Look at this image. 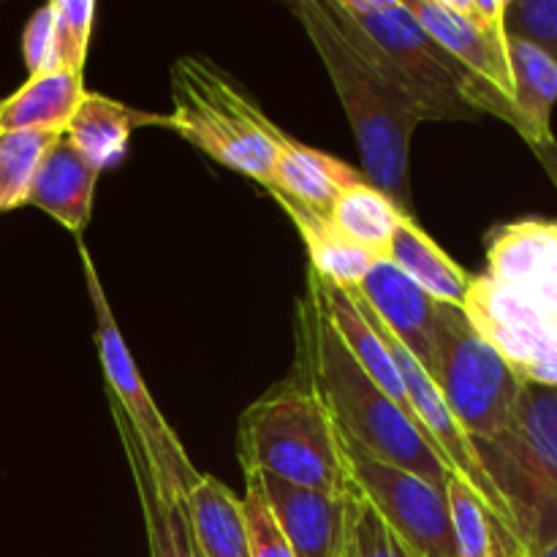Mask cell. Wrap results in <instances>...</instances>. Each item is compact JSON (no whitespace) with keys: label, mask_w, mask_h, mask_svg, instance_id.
<instances>
[{"label":"cell","mask_w":557,"mask_h":557,"mask_svg":"<svg viewBox=\"0 0 557 557\" xmlns=\"http://www.w3.org/2000/svg\"><path fill=\"white\" fill-rule=\"evenodd\" d=\"M117 417V413H114ZM120 438H123L125 455H128L131 471H134L136 493H139L141 515H145L147 544H150V557H196L194 542H190L188 520H185L183 504H163L152 490L150 471H147L145 455L136 444L128 424L117 417Z\"/></svg>","instance_id":"23"},{"label":"cell","mask_w":557,"mask_h":557,"mask_svg":"<svg viewBox=\"0 0 557 557\" xmlns=\"http://www.w3.org/2000/svg\"><path fill=\"white\" fill-rule=\"evenodd\" d=\"M237 451L245 473L332 495L354 490L341 430L305 379L283 381L245 408Z\"/></svg>","instance_id":"4"},{"label":"cell","mask_w":557,"mask_h":557,"mask_svg":"<svg viewBox=\"0 0 557 557\" xmlns=\"http://www.w3.org/2000/svg\"><path fill=\"white\" fill-rule=\"evenodd\" d=\"M346 36L428 120H476L462 65L397 0H326Z\"/></svg>","instance_id":"5"},{"label":"cell","mask_w":557,"mask_h":557,"mask_svg":"<svg viewBox=\"0 0 557 557\" xmlns=\"http://www.w3.org/2000/svg\"><path fill=\"white\" fill-rule=\"evenodd\" d=\"M343 557H417L403 542H397L379 517V511L357 493H348V531Z\"/></svg>","instance_id":"27"},{"label":"cell","mask_w":557,"mask_h":557,"mask_svg":"<svg viewBox=\"0 0 557 557\" xmlns=\"http://www.w3.org/2000/svg\"><path fill=\"white\" fill-rule=\"evenodd\" d=\"M531 557H557V539H555V542H549L544 549H539V553L531 555Z\"/></svg>","instance_id":"34"},{"label":"cell","mask_w":557,"mask_h":557,"mask_svg":"<svg viewBox=\"0 0 557 557\" xmlns=\"http://www.w3.org/2000/svg\"><path fill=\"white\" fill-rule=\"evenodd\" d=\"M169 123H172L169 112H145V109L125 107L114 98L87 90L76 107L74 117H71L69 128H65V136L98 172H103V169L123 161L134 131L145 128V125L169 128Z\"/></svg>","instance_id":"17"},{"label":"cell","mask_w":557,"mask_h":557,"mask_svg":"<svg viewBox=\"0 0 557 557\" xmlns=\"http://www.w3.org/2000/svg\"><path fill=\"white\" fill-rule=\"evenodd\" d=\"M54 5V47L58 69L85 74L87 44H90L96 3L92 0H52Z\"/></svg>","instance_id":"28"},{"label":"cell","mask_w":557,"mask_h":557,"mask_svg":"<svg viewBox=\"0 0 557 557\" xmlns=\"http://www.w3.org/2000/svg\"><path fill=\"white\" fill-rule=\"evenodd\" d=\"M22 54L30 76L54 74L58 69V47H54V5L47 3L27 20L22 33Z\"/></svg>","instance_id":"31"},{"label":"cell","mask_w":557,"mask_h":557,"mask_svg":"<svg viewBox=\"0 0 557 557\" xmlns=\"http://www.w3.org/2000/svg\"><path fill=\"white\" fill-rule=\"evenodd\" d=\"M85 92V74L54 71V74L30 76L14 96L0 101V134L36 131V134L63 136Z\"/></svg>","instance_id":"20"},{"label":"cell","mask_w":557,"mask_h":557,"mask_svg":"<svg viewBox=\"0 0 557 557\" xmlns=\"http://www.w3.org/2000/svg\"><path fill=\"white\" fill-rule=\"evenodd\" d=\"M506 36L531 41L557 65V0H506Z\"/></svg>","instance_id":"29"},{"label":"cell","mask_w":557,"mask_h":557,"mask_svg":"<svg viewBox=\"0 0 557 557\" xmlns=\"http://www.w3.org/2000/svg\"><path fill=\"white\" fill-rule=\"evenodd\" d=\"M495 533H498V557H531V553H525L504 528H498Z\"/></svg>","instance_id":"33"},{"label":"cell","mask_w":557,"mask_h":557,"mask_svg":"<svg viewBox=\"0 0 557 557\" xmlns=\"http://www.w3.org/2000/svg\"><path fill=\"white\" fill-rule=\"evenodd\" d=\"M297 346L302 379L319 392L343 438L375 460L417 473L435 487H446L451 473L441 451L354 362L310 288L299 310Z\"/></svg>","instance_id":"3"},{"label":"cell","mask_w":557,"mask_h":557,"mask_svg":"<svg viewBox=\"0 0 557 557\" xmlns=\"http://www.w3.org/2000/svg\"><path fill=\"white\" fill-rule=\"evenodd\" d=\"M357 294L370 305V310L379 315L381 324L392 332V337L428 373L435 354V330H438L441 302H435L428 292H422L389 259H381L368 272Z\"/></svg>","instance_id":"14"},{"label":"cell","mask_w":557,"mask_h":557,"mask_svg":"<svg viewBox=\"0 0 557 557\" xmlns=\"http://www.w3.org/2000/svg\"><path fill=\"white\" fill-rule=\"evenodd\" d=\"M288 9L302 22L335 85L362 156L364 180L413 218L411 139L413 131L424 123V114L346 36L326 0H297Z\"/></svg>","instance_id":"2"},{"label":"cell","mask_w":557,"mask_h":557,"mask_svg":"<svg viewBox=\"0 0 557 557\" xmlns=\"http://www.w3.org/2000/svg\"><path fill=\"white\" fill-rule=\"evenodd\" d=\"M446 504L451 517V539L457 557H498V522L471 484L451 473L446 482Z\"/></svg>","instance_id":"25"},{"label":"cell","mask_w":557,"mask_h":557,"mask_svg":"<svg viewBox=\"0 0 557 557\" xmlns=\"http://www.w3.org/2000/svg\"><path fill=\"white\" fill-rule=\"evenodd\" d=\"M82 270H85L87 292H90L92 308H96V343L101 368L107 373L109 389H112L114 413L128 424L145 455L147 471H150L152 490L163 504H183L188 490L199 482L201 473L196 471L190 457L185 455L183 444L163 419L161 408L152 400L150 389L141 381L139 368L128 351V343L120 335V326L114 321L112 308H109L107 292L92 267L90 253L79 243Z\"/></svg>","instance_id":"8"},{"label":"cell","mask_w":557,"mask_h":557,"mask_svg":"<svg viewBox=\"0 0 557 557\" xmlns=\"http://www.w3.org/2000/svg\"><path fill=\"white\" fill-rule=\"evenodd\" d=\"M245 476L256 482L294 555L343 557L348 531V495L297 487L261 473H245Z\"/></svg>","instance_id":"12"},{"label":"cell","mask_w":557,"mask_h":557,"mask_svg":"<svg viewBox=\"0 0 557 557\" xmlns=\"http://www.w3.org/2000/svg\"><path fill=\"white\" fill-rule=\"evenodd\" d=\"M428 375L473 444L504 433L525 381L473 330L462 308L438 305L435 354Z\"/></svg>","instance_id":"9"},{"label":"cell","mask_w":557,"mask_h":557,"mask_svg":"<svg viewBox=\"0 0 557 557\" xmlns=\"http://www.w3.org/2000/svg\"><path fill=\"white\" fill-rule=\"evenodd\" d=\"M169 128L243 177L267 188L283 150V134L215 63L185 54L172 65Z\"/></svg>","instance_id":"6"},{"label":"cell","mask_w":557,"mask_h":557,"mask_svg":"<svg viewBox=\"0 0 557 557\" xmlns=\"http://www.w3.org/2000/svg\"><path fill=\"white\" fill-rule=\"evenodd\" d=\"M54 134L36 131H3L0 134V215L27 205L33 177L44 161Z\"/></svg>","instance_id":"26"},{"label":"cell","mask_w":557,"mask_h":557,"mask_svg":"<svg viewBox=\"0 0 557 557\" xmlns=\"http://www.w3.org/2000/svg\"><path fill=\"white\" fill-rule=\"evenodd\" d=\"M196 557H250L243 498L221 479L199 476L183 498Z\"/></svg>","instance_id":"18"},{"label":"cell","mask_w":557,"mask_h":557,"mask_svg":"<svg viewBox=\"0 0 557 557\" xmlns=\"http://www.w3.org/2000/svg\"><path fill=\"white\" fill-rule=\"evenodd\" d=\"M348 473L357 493L379 511L397 542L417 557H457L446 487H435L411 471L375 460L343 438Z\"/></svg>","instance_id":"11"},{"label":"cell","mask_w":557,"mask_h":557,"mask_svg":"<svg viewBox=\"0 0 557 557\" xmlns=\"http://www.w3.org/2000/svg\"><path fill=\"white\" fill-rule=\"evenodd\" d=\"M419 25L462 65L471 107L515 125L506 0H406Z\"/></svg>","instance_id":"10"},{"label":"cell","mask_w":557,"mask_h":557,"mask_svg":"<svg viewBox=\"0 0 557 557\" xmlns=\"http://www.w3.org/2000/svg\"><path fill=\"white\" fill-rule=\"evenodd\" d=\"M362 177L364 174L351 163L286 136L267 190L275 196V201H292L313 215L330 218L337 196Z\"/></svg>","instance_id":"15"},{"label":"cell","mask_w":557,"mask_h":557,"mask_svg":"<svg viewBox=\"0 0 557 557\" xmlns=\"http://www.w3.org/2000/svg\"><path fill=\"white\" fill-rule=\"evenodd\" d=\"M277 205L286 210L297 232L302 234L305 248H308L310 256V272L319 275L321 281L343 288V292H357L364 277H368V272L379 264L381 256L337 232L330 218L313 215V212L302 210L292 201L277 199Z\"/></svg>","instance_id":"22"},{"label":"cell","mask_w":557,"mask_h":557,"mask_svg":"<svg viewBox=\"0 0 557 557\" xmlns=\"http://www.w3.org/2000/svg\"><path fill=\"white\" fill-rule=\"evenodd\" d=\"M98 177L101 172L63 134L38 163L27 205L44 210L71 232H82L90 223Z\"/></svg>","instance_id":"16"},{"label":"cell","mask_w":557,"mask_h":557,"mask_svg":"<svg viewBox=\"0 0 557 557\" xmlns=\"http://www.w3.org/2000/svg\"><path fill=\"white\" fill-rule=\"evenodd\" d=\"M515 520V539L536 555L557 539V386L522 384L509 428L476 444Z\"/></svg>","instance_id":"7"},{"label":"cell","mask_w":557,"mask_h":557,"mask_svg":"<svg viewBox=\"0 0 557 557\" xmlns=\"http://www.w3.org/2000/svg\"><path fill=\"white\" fill-rule=\"evenodd\" d=\"M531 150L536 152L539 163H542L544 172L549 174V180H553L555 188H557V139L544 141V145H533Z\"/></svg>","instance_id":"32"},{"label":"cell","mask_w":557,"mask_h":557,"mask_svg":"<svg viewBox=\"0 0 557 557\" xmlns=\"http://www.w3.org/2000/svg\"><path fill=\"white\" fill-rule=\"evenodd\" d=\"M386 259L406 272L422 292H428L435 302L462 308L471 288V277L422 226L417 218H403L392 237Z\"/></svg>","instance_id":"21"},{"label":"cell","mask_w":557,"mask_h":557,"mask_svg":"<svg viewBox=\"0 0 557 557\" xmlns=\"http://www.w3.org/2000/svg\"><path fill=\"white\" fill-rule=\"evenodd\" d=\"M243 515L245 531H248L250 557H297L292 544L286 542L283 531L277 528L275 517L267 509L259 487L250 476H245V495H243Z\"/></svg>","instance_id":"30"},{"label":"cell","mask_w":557,"mask_h":557,"mask_svg":"<svg viewBox=\"0 0 557 557\" xmlns=\"http://www.w3.org/2000/svg\"><path fill=\"white\" fill-rule=\"evenodd\" d=\"M511 65V128L528 141V147L553 141V109L557 103V65L531 41L509 36Z\"/></svg>","instance_id":"19"},{"label":"cell","mask_w":557,"mask_h":557,"mask_svg":"<svg viewBox=\"0 0 557 557\" xmlns=\"http://www.w3.org/2000/svg\"><path fill=\"white\" fill-rule=\"evenodd\" d=\"M403 218L411 215H406L389 196L381 194L364 177L359 183L348 185L337 196L330 212V223L337 232L346 234L348 239H354L362 248L379 253L381 259H386V250H389V243L395 237L397 226L403 223Z\"/></svg>","instance_id":"24"},{"label":"cell","mask_w":557,"mask_h":557,"mask_svg":"<svg viewBox=\"0 0 557 557\" xmlns=\"http://www.w3.org/2000/svg\"><path fill=\"white\" fill-rule=\"evenodd\" d=\"M462 313L525 384L557 386V223L495 228Z\"/></svg>","instance_id":"1"},{"label":"cell","mask_w":557,"mask_h":557,"mask_svg":"<svg viewBox=\"0 0 557 557\" xmlns=\"http://www.w3.org/2000/svg\"><path fill=\"white\" fill-rule=\"evenodd\" d=\"M308 281H310L308 288L315 294L326 321H330V326L335 330V335L341 337L346 351L351 354L354 362H357L359 368L370 375V381H373V384L379 386V389L384 392V395L389 397V400L395 403V406L400 408V411L406 413L419 430H422L419 419L413 417L411 400H408L406 384H403L400 370H397L395 364V357H392V351L386 348L384 337H381L379 324H375L368 302H364L357 292H343V288L321 281V277L313 275V272L308 275ZM430 444H433V441H430Z\"/></svg>","instance_id":"13"}]
</instances>
